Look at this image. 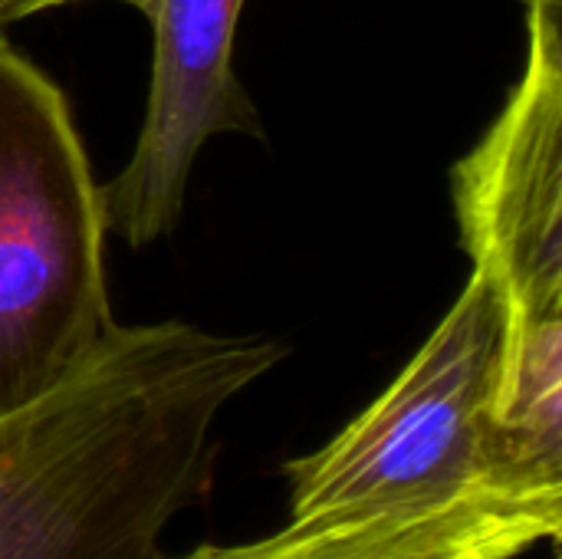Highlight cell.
<instances>
[{"label":"cell","mask_w":562,"mask_h":559,"mask_svg":"<svg viewBox=\"0 0 562 559\" xmlns=\"http://www.w3.org/2000/svg\"><path fill=\"white\" fill-rule=\"evenodd\" d=\"M240 10L244 0H148L142 10L155 30L148 105L128 165L102 188L105 231L132 250L175 231L207 138L263 135L234 72Z\"/></svg>","instance_id":"obj_5"},{"label":"cell","mask_w":562,"mask_h":559,"mask_svg":"<svg viewBox=\"0 0 562 559\" xmlns=\"http://www.w3.org/2000/svg\"><path fill=\"white\" fill-rule=\"evenodd\" d=\"M527 69L454 165L461 244L507 313H562V0H524Z\"/></svg>","instance_id":"obj_4"},{"label":"cell","mask_w":562,"mask_h":559,"mask_svg":"<svg viewBox=\"0 0 562 559\" xmlns=\"http://www.w3.org/2000/svg\"><path fill=\"white\" fill-rule=\"evenodd\" d=\"M504 297L474 270L398 379L319 451L286 461L290 521L445 501L494 474L491 392Z\"/></svg>","instance_id":"obj_3"},{"label":"cell","mask_w":562,"mask_h":559,"mask_svg":"<svg viewBox=\"0 0 562 559\" xmlns=\"http://www.w3.org/2000/svg\"><path fill=\"white\" fill-rule=\"evenodd\" d=\"M562 530V484L484 481L464 494L286 524L280 534L175 559H520Z\"/></svg>","instance_id":"obj_6"},{"label":"cell","mask_w":562,"mask_h":559,"mask_svg":"<svg viewBox=\"0 0 562 559\" xmlns=\"http://www.w3.org/2000/svg\"><path fill=\"white\" fill-rule=\"evenodd\" d=\"M63 3H82V0H0V26H10V23L23 20V16L43 13V10L63 7ZM115 3H128L135 10L148 7V0H115Z\"/></svg>","instance_id":"obj_8"},{"label":"cell","mask_w":562,"mask_h":559,"mask_svg":"<svg viewBox=\"0 0 562 559\" xmlns=\"http://www.w3.org/2000/svg\"><path fill=\"white\" fill-rule=\"evenodd\" d=\"M491 461L507 481L562 484V313L504 310Z\"/></svg>","instance_id":"obj_7"},{"label":"cell","mask_w":562,"mask_h":559,"mask_svg":"<svg viewBox=\"0 0 562 559\" xmlns=\"http://www.w3.org/2000/svg\"><path fill=\"white\" fill-rule=\"evenodd\" d=\"M283 356L178 320L115 326L0 415V559H165V530L211 484L221 415Z\"/></svg>","instance_id":"obj_1"},{"label":"cell","mask_w":562,"mask_h":559,"mask_svg":"<svg viewBox=\"0 0 562 559\" xmlns=\"http://www.w3.org/2000/svg\"><path fill=\"white\" fill-rule=\"evenodd\" d=\"M105 234L66 96L0 40V415L49 392L119 326Z\"/></svg>","instance_id":"obj_2"}]
</instances>
